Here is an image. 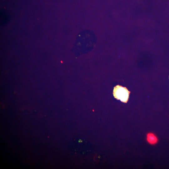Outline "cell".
I'll return each instance as SVG.
<instances>
[{
    "mask_svg": "<svg viewBox=\"0 0 169 169\" xmlns=\"http://www.w3.org/2000/svg\"><path fill=\"white\" fill-rule=\"evenodd\" d=\"M130 92L125 87L117 85L114 87L113 95L114 97L124 103H126Z\"/></svg>",
    "mask_w": 169,
    "mask_h": 169,
    "instance_id": "obj_1",
    "label": "cell"
},
{
    "mask_svg": "<svg viewBox=\"0 0 169 169\" xmlns=\"http://www.w3.org/2000/svg\"><path fill=\"white\" fill-rule=\"evenodd\" d=\"M146 140L148 143L153 145L156 144L158 141V139L156 136L152 132H149L147 134Z\"/></svg>",
    "mask_w": 169,
    "mask_h": 169,
    "instance_id": "obj_2",
    "label": "cell"
}]
</instances>
